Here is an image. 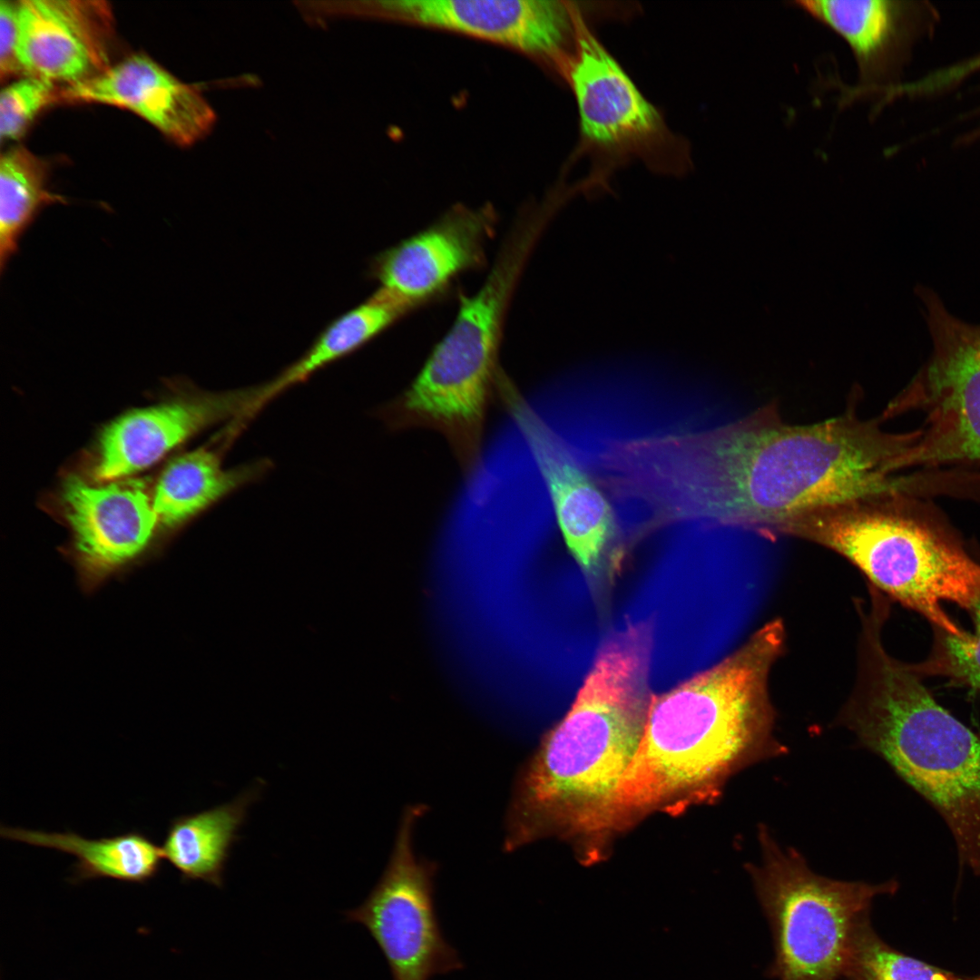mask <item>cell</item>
I'll list each match as a JSON object with an SVG mask.
<instances>
[{
    "label": "cell",
    "instance_id": "cell-1",
    "mask_svg": "<svg viewBox=\"0 0 980 980\" xmlns=\"http://www.w3.org/2000/svg\"><path fill=\"white\" fill-rule=\"evenodd\" d=\"M855 409L791 425L769 406L710 430L625 440L613 454L615 487L647 505V530L698 520L773 532L819 507L906 492L909 477L893 467L915 431H886L882 416Z\"/></svg>",
    "mask_w": 980,
    "mask_h": 980
},
{
    "label": "cell",
    "instance_id": "cell-2",
    "mask_svg": "<svg viewBox=\"0 0 980 980\" xmlns=\"http://www.w3.org/2000/svg\"><path fill=\"white\" fill-rule=\"evenodd\" d=\"M783 645V624L773 621L722 662L652 697L636 754L593 822L688 793L712 796L735 771L783 754L768 692Z\"/></svg>",
    "mask_w": 980,
    "mask_h": 980
},
{
    "label": "cell",
    "instance_id": "cell-3",
    "mask_svg": "<svg viewBox=\"0 0 980 980\" xmlns=\"http://www.w3.org/2000/svg\"><path fill=\"white\" fill-rule=\"evenodd\" d=\"M652 648L646 622L629 624L603 642L568 713L517 775L505 817V851L573 811L593 821L612 799L646 723Z\"/></svg>",
    "mask_w": 980,
    "mask_h": 980
},
{
    "label": "cell",
    "instance_id": "cell-4",
    "mask_svg": "<svg viewBox=\"0 0 980 980\" xmlns=\"http://www.w3.org/2000/svg\"><path fill=\"white\" fill-rule=\"evenodd\" d=\"M867 628L863 690L847 711L862 743L941 816L959 864L980 877V732L936 701L910 664Z\"/></svg>",
    "mask_w": 980,
    "mask_h": 980
},
{
    "label": "cell",
    "instance_id": "cell-5",
    "mask_svg": "<svg viewBox=\"0 0 980 980\" xmlns=\"http://www.w3.org/2000/svg\"><path fill=\"white\" fill-rule=\"evenodd\" d=\"M777 532L841 554L933 630L965 634L943 603L973 611L980 601V562L916 495L885 494L819 507L787 520Z\"/></svg>",
    "mask_w": 980,
    "mask_h": 980
},
{
    "label": "cell",
    "instance_id": "cell-6",
    "mask_svg": "<svg viewBox=\"0 0 980 980\" xmlns=\"http://www.w3.org/2000/svg\"><path fill=\"white\" fill-rule=\"evenodd\" d=\"M536 240L531 230L514 229L479 289L461 297L451 327L415 379L379 410L391 428L442 434L466 472L478 465L488 402L501 379L506 310Z\"/></svg>",
    "mask_w": 980,
    "mask_h": 980
},
{
    "label": "cell",
    "instance_id": "cell-7",
    "mask_svg": "<svg viewBox=\"0 0 980 980\" xmlns=\"http://www.w3.org/2000/svg\"><path fill=\"white\" fill-rule=\"evenodd\" d=\"M760 862L748 864L756 896L770 927L774 957L766 970L776 980H838L852 935L896 880L842 881L813 872L795 849H783L765 826L759 828Z\"/></svg>",
    "mask_w": 980,
    "mask_h": 980
},
{
    "label": "cell",
    "instance_id": "cell-8",
    "mask_svg": "<svg viewBox=\"0 0 980 980\" xmlns=\"http://www.w3.org/2000/svg\"><path fill=\"white\" fill-rule=\"evenodd\" d=\"M918 296L932 338L931 355L881 415L886 420L919 410L924 423L897 469L980 462V324L951 314L938 295L921 286Z\"/></svg>",
    "mask_w": 980,
    "mask_h": 980
},
{
    "label": "cell",
    "instance_id": "cell-9",
    "mask_svg": "<svg viewBox=\"0 0 980 980\" xmlns=\"http://www.w3.org/2000/svg\"><path fill=\"white\" fill-rule=\"evenodd\" d=\"M559 67L575 99L583 145L617 160L637 158L662 172L679 173L689 166L688 146L579 11L573 49Z\"/></svg>",
    "mask_w": 980,
    "mask_h": 980
},
{
    "label": "cell",
    "instance_id": "cell-10",
    "mask_svg": "<svg viewBox=\"0 0 980 980\" xmlns=\"http://www.w3.org/2000/svg\"><path fill=\"white\" fill-rule=\"evenodd\" d=\"M424 805L408 806L400 819L389 861L365 901L344 912L349 923L362 925L375 940L392 980H430L464 967L446 941L436 915L435 862L418 858L413 830Z\"/></svg>",
    "mask_w": 980,
    "mask_h": 980
},
{
    "label": "cell",
    "instance_id": "cell-11",
    "mask_svg": "<svg viewBox=\"0 0 980 980\" xmlns=\"http://www.w3.org/2000/svg\"><path fill=\"white\" fill-rule=\"evenodd\" d=\"M62 501L72 532L71 558L87 593L137 560L159 524L152 497L137 479L91 483L72 476Z\"/></svg>",
    "mask_w": 980,
    "mask_h": 980
},
{
    "label": "cell",
    "instance_id": "cell-12",
    "mask_svg": "<svg viewBox=\"0 0 980 980\" xmlns=\"http://www.w3.org/2000/svg\"><path fill=\"white\" fill-rule=\"evenodd\" d=\"M546 484L565 543L591 578L620 554V530L602 487L564 441L528 406L511 384L500 389Z\"/></svg>",
    "mask_w": 980,
    "mask_h": 980
},
{
    "label": "cell",
    "instance_id": "cell-13",
    "mask_svg": "<svg viewBox=\"0 0 980 980\" xmlns=\"http://www.w3.org/2000/svg\"><path fill=\"white\" fill-rule=\"evenodd\" d=\"M576 7L554 0L354 1L353 15L400 17L493 41L560 64L572 51Z\"/></svg>",
    "mask_w": 980,
    "mask_h": 980
},
{
    "label": "cell",
    "instance_id": "cell-14",
    "mask_svg": "<svg viewBox=\"0 0 980 980\" xmlns=\"http://www.w3.org/2000/svg\"><path fill=\"white\" fill-rule=\"evenodd\" d=\"M256 390V386L220 392L193 388L122 415L101 434L93 471L95 480L126 477L205 429L230 423L250 406Z\"/></svg>",
    "mask_w": 980,
    "mask_h": 980
},
{
    "label": "cell",
    "instance_id": "cell-15",
    "mask_svg": "<svg viewBox=\"0 0 980 980\" xmlns=\"http://www.w3.org/2000/svg\"><path fill=\"white\" fill-rule=\"evenodd\" d=\"M495 226L494 211L456 207L425 230L376 255L368 275L379 289L416 308L460 274L478 268Z\"/></svg>",
    "mask_w": 980,
    "mask_h": 980
},
{
    "label": "cell",
    "instance_id": "cell-16",
    "mask_svg": "<svg viewBox=\"0 0 980 980\" xmlns=\"http://www.w3.org/2000/svg\"><path fill=\"white\" fill-rule=\"evenodd\" d=\"M104 1L17 2V58L23 75L72 84L107 67L114 33Z\"/></svg>",
    "mask_w": 980,
    "mask_h": 980
},
{
    "label": "cell",
    "instance_id": "cell-17",
    "mask_svg": "<svg viewBox=\"0 0 980 980\" xmlns=\"http://www.w3.org/2000/svg\"><path fill=\"white\" fill-rule=\"evenodd\" d=\"M60 101L129 110L181 146L204 138L216 118L196 87L142 54L111 64L91 78L64 85Z\"/></svg>",
    "mask_w": 980,
    "mask_h": 980
},
{
    "label": "cell",
    "instance_id": "cell-18",
    "mask_svg": "<svg viewBox=\"0 0 980 980\" xmlns=\"http://www.w3.org/2000/svg\"><path fill=\"white\" fill-rule=\"evenodd\" d=\"M230 448L218 436L174 458L154 486L152 504L159 524L181 527L240 489L259 482L272 469L269 458L223 467Z\"/></svg>",
    "mask_w": 980,
    "mask_h": 980
},
{
    "label": "cell",
    "instance_id": "cell-19",
    "mask_svg": "<svg viewBox=\"0 0 980 980\" xmlns=\"http://www.w3.org/2000/svg\"><path fill=\"white\" fill-rule=\"evenodd\" d=\"M850 47L864 87L889 84L906 38L908 7L888 0H806L795 3Z\"/></svg>",
    "mask_w": 980,
    "mask_h": 980
},
{
    "label": "cell",
    "instance_id": "cell-20",
    "mask_svg": "<svg viewBox=\"0 0 980 980\" xmlns=\"http://www.w3.org/2000/svg\"><path fill=\"white\" fill-rule=\"evenodd\" d=\"M414 309L378 288L364 302L330 321L299 358L268 382L257 386V394L242 414V421L249 425L279 395L360 349Z\"/></svg>",
    "mask_w": 980,
    "mask_h": 980
},
{
    "label": "cell",
    "instance_id": "cell-21",
    "mask_svg": "<svg viewBox=\"0 0 980 980\" xmlns=\"http://www.w3.org/2000/svg\"><path fill=\"white\" fill-rule=\"evenodd\" d=\"M260 787L258 783L230 802L172 820L162 850L183 881L223 887L231 848Z\"/></svg>",
    "mask_w": 980,
    "mask_h": 980
},
{
    "label": "cell",
    "instance_id": "cell-22",
    "mask_svg": "<svg viewBox=\"0 0 980 980\" xmlns=\"http://www.w3.org/2000/svg\"><path fill=\"white\" fill-rule=\"evenodd\" d=\"M1 836L74 856L77 861L74 866V883L112 878L143 884L159 873L164 858L162 848L139 831L87 839L74 832L47 833L3 826Z\"/></svg>",
    "mask_w": 980,
    "mask_h": 980
},
{
    "label": "cell",
    "instance_id": "cell-23",
    "mask_svg": "<svg viewBox=\"0 0 980 980\" xmlns=\"http://www.w3.org/2000/svg\"><path fill=\"white\" fill-rule=\"evenodd\" d=\"M66 200L48 188L44 161L22 145L0 158V270L17 252L19 241L43 208Z\"/></svg>",
    "mask_w": 980,
    "mask_h": 980
},
{
    "label": "cell",
    "instance_id": "cell-24",
    "mask_svg": "<svg viewBox=\"0 0 980 980\" xmlns=\"http://www.w3.org/2000/svg\"><path fill=\"white\" fill-rule=\"evenodd\" d=\"M842 977L845 980H963L889 946L874 929L870 916L855 928Z\"/></svg>",
    "mask_w": 980,
    "mask_h": 980
},
{
    "label": "cell",
    "instance_id": "cell-25",
    "mask_svg": "<svg viewBox=\"0 0 980 980\" xmlns=\"http://www.w3.org/2000/svg\"><path fill=\"white\" fill-rule=\"evenodd\" d=\"M975 630L963 636L934 630L928 657L910 664L920 677H944L980 693V601L971 612Z\"/></svg>",
    "mask_w": 980,
    "mask_h": 980
},
{
    "label": "cell",
    "instance_id": "cell-26",
    "mask_svg": "<svg viewBox=\"0 0 980 980\" xmlns=\"http://www.w3.org/2000/svg\"><path fill=\"white\" fill-rule=\"evenodd\" d=\"M60 91L55 83L32 75H22L4 87L0 93L1 140L21 138L45 107L60 101Z\"/></svg>",
    "mask_w": 980,
    "mask_h": 980
},
{
    "label": "cell",
    "instance_id": "cell-27",
    "mask_svg": "<svg viewBox=\"0 0 980 980\" xmlns=\"http://www.w3.org/2000/svg\"><path fill=\"white\" fill-rule=\"evenodd\" d=\"M17 2L0 1V76L1 80L23 75L17 58Z\"/></svg>",
    "mask_w": 980,
    "mask_h": 980
},
{
    "label": "cell",
    "instance_id": "cell-28",
    "mask_svg": "<svg viewBox=\"0 0 980 980\" xmlns=\"http://www.w3.org/2000/svg\"><path fill=\"white\" fill-rule=\"evenodd\" d=\"M963 980H980V976H979V977H976V978H973V979H964V978H963Z\"/></svg>",
    "mask_w": 980,
    "mask_h": 980
}]
</instances>
